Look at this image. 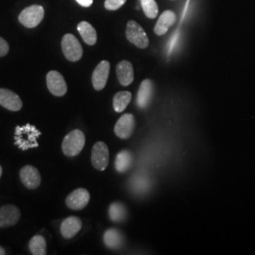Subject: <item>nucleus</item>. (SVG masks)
Returning <instances> with one entry per match:
<instances>
[{"instance_id": "1", "label": "nucleus", "mask_w": 255, "mask_h": 255, "mask_svg": "<svg viewBox=\"0 0 255 255\" xmlns=\"http://www.w3.org/2000/svg\"><path fill=\"white\" fill-rule=\"evenodd\" d=\"M41 131L35 126L27 123L22 126H16L14 131V142L15 146L23 151L39 146L37 142L38 138L41 136Z\"/></svg>"}, {"instance_id": "2", "label": "nucleus", "mask_w": 255, "mask_h": 255, "mask_svg": "<svg viewBox=\"0 0 255 255\" xmlns=\"http://www.w3.org/2000/svg\"><path fill=\"white\" fill-rule=\"evenodd\" d=\"M85 145L84 133L80 129H75L64 137L62 149L65 156L75 157L80 154Z\"/></svg>"}, {"instance_id": "3", "label": "nucleus", "mask_w": 255, "mask_h": 255, "mask_svg": "<svg viewBox=\"0 0 255 255\" xmlns=\"http://www.w3.org/2000/svg\"><path fill=\"white\" fill-rule=\"evenodd\" d=\"M126 37L131 44L139 48L145 49L149 45V40L145 29L135 21H129L128 23Z\"/></svg>"}, {"instance_id": "4", "label": "nucleus", "mask_w": 255, "mask_h": 255, "mask_svg": "<svg viewBox=\"0 0 255 255\" xmlns=\"http://www.w3.org/2000/svg\"><path fill=\"white\" fill-rule=\"evenodd\" d=\"M62 50L64 57L70 62H78L82 59L83 50L79 40L73 34H65L62 40Z\"/></svg>"}, {"instance_id": "5", "label": "nucleus", "mask_w": 255, "mask_h": 255, "mask_svg": "<svg viewBox=\"0 0 255 255\" xmlns=\"http://www.w3.org/2000/svg\"><path fill=\"white\" fill-rule=\"evenodd\" d=\"M44 16H45L44 8L39 5H33L30 7H27L20 13L19 21L23 26H25L27 28H33V27H36L43 21Z\"/></svg>"}, {"instance_id": "6", "label": "nucleus", "mask_w": 255, "mask_h": 255, "mask_svg": "<svg viewBox=\"0 0 255 255\" xmlns=\"http://www.w3.org/2000/svg\"><path fill=\"white\" fill-rule=\"evenodd\" d=\"M91 162L94 168L104 171L109 164V149L103 142H97L92 149Z\"/></svg>"}, {"instance_id": "7", "label": "nucleus", "mask_w": 255, "mask_h": 255, "mask_svg": "<svg viewBox=\"0 0 255 255\" xmlns=\"http://www.w3.org/2000/svg\"><path fill=\"white\" fill-rule=\"evenodd\" d=\"M135 118L132 114L122 115L115 125V134L120 139H128L132 135L135 128Z\"/></svg>"}, {"instance_id": "8", "label": "nucleus", "mask_w": 255, "mask_h": 255, "mask_svg": "<svg viewBox=\"0 0 255 255\" xmlns=\"http://www.w3.org/2000/svg\"><path fill=\"white\" fill-rule=\"evenodd\" d=\"M46 84L49 92L56 97H63L67 92V84L63 75L52 70L46 75Z\"/></svg>"}, {"instance_id": "9", "label": "nucleus", "mask_w": 255, "mask_h": 255, "mask_svg": "<svg viewBox=\"0 0 255 255\" xmlns=\"http://www.w3.org/2000/svg\"><path fill=\"white\" fill-rule=\"evenodd\" d=\"M90 201V194L84 188H78L71 192L66 200L65 203L68 208L72 210H82L87 206Z\"/></svg>"}, {"instance_id": "10", "label": "nucleus", "mask_w": 255, "mask_h": 255, "mask_svg": "<svg viewBox=\"0 0 255 255\" xmlns=\"http://www.w3.org/2000/svg\"><path fill=\"white\" fill-rule=\"evenodd\" d=\"M110 72V63L108 61H101L92 74V84L95 90H102L108 81Z\"/></svg>"}, {"instance_id": "11", "label": "nucleus", "mask_w": 255, "mask_h": 255, "mask_svg": "<svg viewBox=\"0 0 255 255\" xmlns=\"http://www.w3.org/2000/svg\"><path fill=\"white\" fill-rule=\"evenodd\" d=\"M20 179L27 189L34 190L41 184V175L39 170L32 165H26L20 170Z\"/></svg>"}, {"instance_id": "12", "label": "nucleus", "mask_w": 255, "mask_h": 255, "mask_svg": "<svg viewBox=\"0 0 255 255\" xmlns=\"http://www.w3.org/2000/svg\"><path fill=\"white\" fill-rule=\"evenodd\" d=\"M21 218L20 210L12 204L4 205L0 208V228H6L17 224Z\"/></svg>"}, {"instance_id": "13", "label": "nucleus", "mask_w": 255, "mask_h": 255, "mask_svg": "<svg viewBox=\"0 0 255 255\" xmlns=\"http://www.w3.org/2000/svg\"><path fill=\"white\" fill-rule=\"evenodd\" d=\"M0 105L9 111L17 112L22 109L23 102L16 93L6 88H0Z\"/></svg>"}, {"instance_id": "14", "label": "nucleus", "mask_w": 255, "mask_h": 255, "mask_svg": "<svg viewBox=\"0 0 255 255\" xmlns=\"http://www.w3.org/2000/svg\"><path fill=\"white\" fill-rule=\"evenodd\" d=\"M119 82L123 86L131 84L134 80V70L131 63L128 61H121L116 68Z\"/></svg>"}, {"instance_id": "15", "label": "nucleus", "mask_w": 255, "mask_h": 255, "mask_svg": "<svg viewBox=\"0 0 255 255\" xmlns=\"http://www.w3.org/2000/svg\"><path fill=\"white\" fill-rule=\"evenodd\" d=\"M153 97V82L150 80H145L141 83L137 95L136 104L139 108H146L151 102Z\"/></svg>"}, {"instance_id": "16", "label": "nucleus", "mask_w": 255, "mask_h": 255, "mask_svg": "<svg viewBox=\"0 0 255 255\" xmlns=\"http://www.w3.org/2000/svg\"><path fill=\"white\" fill-rule=\"evenodd\" d=\"M177 16L175 12L172 10H165L161 15L160 18L158 20L157 24L154 27V32L158 36H163L164 35L169 27L173 26L176 22Z\"/></svg>"}, {"instance_id": "17", "label": "nucleus", "mask_w": 255, "mask_h": 255, "mask_svg": "<svg viewBox=\"0 0 255 255\" xmlns=\"http://www.w3.org/2000/svg\"><path fill=\"white\" fill-rule=\"evenodd\" d=\"M82 227V222L81 219L77 217H69L64 219L61 224V234L62 236L69 239L75 237Z\"/></svg>"}, {"instance_id": "18", "label": "nucleus", "mask_w": 255, "mask_h": 255, "mask_svg": "<svg viewBox=\"0 0 255 255\" xmlns=\"http://www.w3.org/2000/svg\"><path fill=\"white\" fill-rule=\"evenodd\" d=\"M105 246L112 250H117L123 245V236L117 229H108L103 235Z\"/></svg>"}, {"instance_id": "19", "label": "nucleus", "mask_w": 255, "mask_h": 255, "mask_svg": "<svg viewBox=\"0 0 255 255\" xmlns=\"http://www.w3.org/2000/svg\"><path fill=\"white\" fill-rule=\"evenodd\" d=\"M77 28L84 43H86L88 46H94L96 44L98 39L97 31L88 22L82 21L79 23Z\"/></svg>"}, {"instance_id": "20", "label": "nucleus", "mask_w": 255, "mask_h": 255, "mask_svg": "<svg viewBox=\"0 0 255 255\" xmlns=\"http://www.w3.org/2000/svg\"><path fill=\"white\" fill-rule=\"evenodd\" d=\"M131 164H132V155L129 151L123 150L117 155V158L115 161V167H116V170L119 173H124L128 171L130 168Z\"/></svg>"}, {"instance_id": "21", "label": "nucleus", "mask_w": 255, "mask_h": 255, "mask_svg": "<svg viewBox=\"0 0 255 255\" xmlns=\"http://www.w3.org/2000/svg\"><path fill=\"white\" fill-rule=\"evenodd\" d=\"M132 99L131 93L128 91L118 92L113 99V107L117 113H122L127 108Z\"/></svg>"}, {"instance_id": "22", "label": "nucleus", "mask_w": 255, "mask_h": 255, "mask_svg": "<svg viewBox=\"0 0 255 255\" xmlns=\"http://www.w3.org/2000/svg\"><path fill=\"white\" fill-rule=\"evenodd\" d=\"M29 250L33 255H46V242L45 237L42 236H34L28 243Z\"/></svg>"}, {"instance_id": "23", "label": "nucleus", "mask_w": 255, "mask_h": 255, "mask_svg": "<svg viewBox=\"0 0 255 255\" xmlns=\"http://www.w3.org/2000/svg\"><path fill=\"white\" fill-rule=\"evenodd\" d=\"M127 212L126 208L123 204L119 202H114L110 205L109 217L110 219L114 222H120L126 218Z\"/></svg>"}, {"instance_id": "24", "label": "nucleus", "mask_w": 255, "mask_h": 255, "mask_svg": "<svg viewBox=\"0 0 255 255\" xmlns=\"http://www.w3.org/2000/svg\"><path fill=\"white\" fill-rule=\"evenodd\" d=\"M141 5L146 17L154 19L158 16L159 8L155 0H141Z\"/></svg>"}, {"instance_id": "25", "label": "nucleus", "mask_w": 255, "mask_h": 255, "mask_svg": "<svg viewBox=\"0 0 255 255\" xmlns=\"http://www.w3.org/2000/svg\"><path fill=\"white\" fill-rule=\"evenodd\" d=\"M126 0H105L104 7L108 10H117L125 4Z\"/></svg>"}, {"instance_id": "26", "label": "nucleus", "mask_w": 255, "mask_h": 255, "mask_svg": "<svg viewBox=\"0 0 255 255\" xmlns=\"http://www.w3.org/2000/svg\"><path fill=\"white\" fill-rule=\"evenodd\" d=\"M9 46L6 40L0 37V57H4L9 53Z\"/></svg>"}, {"instance_id": "27", "label": "nucleus", "mask_w": 255, "mask_h": 255, "mask_svg": "<svg viewBox=\"0 0 255 255\" xmlns=\"http://www.w3.org/2000/svg\"><path fill=\"white\" fill-rule=\"evenodd\" d=\"M82 7L88 8L93 4V0H76Z\"/></svg>"}, {"instance_id": "28", "label": "nucleus", "mask_w": 255, "mask_h": 255, "mask_svg": "<svg viewBox=\"0 0 255 255\" xmlns=\"http://www.w3.org/2000/svg\"><path fill=\"white\" fill-rule=\"evenodd\" d=\"M6 255V251H5V249L4 248H2V247L0 246V255Z\"/></svg>"}, {"instance_id": "29", "label": "nucleus", "mask_w": 255, "mask_h": 255, "mask_svg": "<svg viewBox=\"0 0 255 255\" xmlns=\"http://www.w3.org/2000/svg\"><path fill=\"white\" fill-rule=\"evenodd\" d=\"M2 173H3V169H2V166L0 165V178H1V176H2Z\"/></svg>"}]
</instances>
